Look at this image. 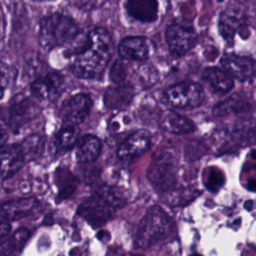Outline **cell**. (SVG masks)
Instances as JSON below:
<instances>
[{
  "label": "cell",
  "instance_id": "30bf717a",
  "mask_svg": "<svg viewBox=\"0 0 256 256\" xmlns=\"http://www.w3.org/2000/svg\"><path fill=\"white\" fill-rule=\"evenodd\" d=\"M220 64L232 78L241 82L252 79L256 73V62L251 57L225 53L220 59Z\"/></svg>",
  "mask_w": 256,
  "mask_h": 256
},
{
  "label": "cell",
  "instance_id": "9a60e30c",
  "mask_svg": "<svg viewBox=\"0 0 256 256\" xmlns=\"http://www.w3.org/2000/svg\"><path fill=\"white\" fill-rule=\"evenodd\" d=\"M26 159L19 144L4 145L1 149V176L2 180L16 174L24 165Z\"/></svg>",
  "mask_w": 256,
  "mask_h": 256
},
{
  "label": "cell",
  "instance_id": "4fadbf2b",
  "mask_svg": "<svg viewBox=\"0 0 256 256\" xmlns=\"http://www.w3.org/2000/svg\"><path fill=\"white\" fill-rule=\"evenodd\" d=\"M151 145L150 133L138 130L129 135L118 147L117 156L123 161L133 160L144 154Z\"/></svg>",
  "mask_w": 256,
  "mask_h": 256
},
{
  "label": "cell",
  "instance_id": "f1b7e54d",
  "mask_svg": "<svg viewBox=\"0 0 256 256\" xmlns=\"http://www.w3.org/2000/svg\"><path fill=\"white\" fill-rule=\"evenodd\" d=\"M127 66L122 60H117L112 65L110 70V80L116 85H123L127 83Z\"/></svg>",
  "mask_w": 256,
  "mask_h": 256
},
{
  "label": "cell",
  "instance_id": "d4e9b609",
  "mask_svg": "<svg viewBox=\"0 0 256 256\" xmlns=\"http://www.w3.org/2000/svg\"><path fill=\"white\" fill-rule=\"evenodd\" d=\"M45 139L40 134H32L26 137L19 145L25 156L26 161L38 158L44 149Z\"/></svg>",
  "mask_w": 256,
  "mask_h": 256
},
{
  "label": "cell",
  "instance_id": "52a82bcc",
  "mask_svg": "<svg viewBox=\"0 0 256 256\" xmlns=\"http://www.w3.org/2000/svg\"><path fill=\"white\" fill-rule=\"evenodd\" d=\"M165 38L169 51L174 57L184 56L197 42V34L193 27L179 22L168 26Z\"/></svg>",
  "mask_w": 256,
  "mask_h": 256
},
{
  "label": "cell",
  "instance_id": "5bb4252c",
  "mask_svg": "<svg viewBox=\"0 0 256 256\" xmlns=\"http://www.w3.org/2000/svg\"><path fill=\"white\" fill-rule=\"evenodd\" d=\"M253 102L241 94H234L227 99L217 103L213 108V114L217 117H223L230 114L249 116L253 113Z\"/></svg>",
  "mask_w": 256,
  "mask_h": 256
},
{
  "label": "cell",
  "instance_id": "44dd1931",
  "mask_svg": "<svg viewBox=\"0 0 256 256\" xmlns=\"http://www.w3.org/2000/svg\"><path fill=\"white\" fill-rule=\"evenodd\" d=\"M219 32L228 43H232L236 32L244 26V17L239 12L227 10L221 13L219 17Z\"/></svg>",
  "mask_w": 256,
  "mask_h": 256
},
{
  "label": "cell",
  "instance_id": "836d02e7",
  "mask_svg": "<svg viewBox=\"0 0 256 256\" xmlns=\"http://www.w3.org/2000/svg\"><path fill=\"white\" fill-rule=\"evenodd\" d=\"M94 0H77V5L79 7H85V8H89L90 4H93Z\"/></svg>",
  "mask_w": 256,
  "mask_h": 256
},
{
  "label": "cell",
  "instance_id": "7402d4cb",
  "mask_svg": "<svg viewBox=\"0 0 256 256\" xmlns=\"http://www.w3.org/2000/svg\"><path fill=\"white\" fill-rule=\"evenodd\" d=\"M36 205L37 201L33 198L5 202L1 205V219L6 221L20 219L30 214Z\"/></svg>",
  "mask_w": 256,
  "mask_h": 256
},
{
  "label": "cell",
  "instance_id": "2e32d148",
  "mask_svg": "<svg viewBox=\"0 0 256 256\" xmlns=\"http://www.w3.org/2000/svg\"><path fill=\"white\" fill-rule=\"evenodd\" d=\"M203 81L209 88L218 94H226L234 87L233 78L224 70L218 67H207L202 72Z\"/></svg>",
  "mask_w": 256,
  "mask_h": 256
},
{
  "label": "cell",
  "instance_id": "5b68a950",
  "mask_svg": "<svg viewBox=\"0 0 256 256\" xmlns=\"http://www.w3.org/2000/svg\"><path fill=\"white\" fill-rule=\"evenodd\" d=\"M153 187L159 192L173 188L177 181V159L170 151H161L153 158L147 173Z\"/></svg>",
  "mask_w": 256,
  "mask_h": 256
},
{
  "label": "cell",
  "instance_id": "8992f818",
  "mask_svg": "<svg viewBox=\"0 0 256 256\" xmlns=\"http://www.w3.org/2000/svg\"><path fill=\"white\" fill-rule=\"evenodd\" d=\"M204 99L203 87L192 81H182L169 86L163 93V100L171 107L189 109L199 106Z\"/></svg>",
  "mask_w": 256,
  "mask_h": 256
},
{
  "label": "cell",
  "instance_id": "7a4b0ae2",
  "mask_svg": "<svg viewBox=\"0 0 256 256\" xmlns=\"http://www.w3.org/2000/svg\"><path fill=\"white\" fill-rule=\"evenodd\" d=\"M126 204L120 189L103 186L88 197L78 208L79 215L93 226H101L109 221Z\"/></svg>",
  "mask_w": 256,
  "mask_h": 256
},
{
  "label": "cell",
  "instance_id": "4316f807",
  "mask_svg": "<svg viewBox=\"0 0 256 256\" xmlns=\"http://www.w3.org/2000/svg\"><path fill=\"white\" fill-rule=\"evenodd\" d=\"M198 195V191L185 188L170 192L166 197V203L171 206H183L188 204Z\"/></svg>",
  "mask_w": 256,
  "mask_h": 256
},
{
  "label": "cell",
  "instance_id": "484cf974",
  "mask_svg": "<svg viewBox=\"0 0 256 256\" xmlns=\"http://www.w3.org/2000/svg\"><path fill=\"white\" fill-rule=\"evenodd\" d=\"M77 140V130L72 126H64L55 135L53 145L56 152H63L70 149Z\"/></svg>",
  "mask_w": 256,
  "mask_h": 256
},
{
  "label": "cell",
  "instance_id": "277c9868",
  "mask_svg": "<svg viewBox=\"0 0 256 256\" xmlns=\"http://www.w3.org/2000/svg\"><path fill=\"white\" fill-rule=\"evenodd\" d=\"M78 25L68 16L55 13L43 18L40 22L39 41L45 49H53L71 43L78 36Z\"/></svg>",
  "mask_w": 256,
  "mask_h": 256
},
{
  "label": "cell",
  "instance_id": "ac0fdd59",
  "mask_svg": "<svg viewBox=\"0 0 256 256\" xmlns=\"http://www.w3.org/2000/svg\"><path fill=\"white\" fill-rule=\"evenodd\" d=\"M134 94V87L129 83L110 87L104 94V103L109 109L123 110L131 103Z\"/></svg>",
  "mask_w": 256,
  "mask_h": 256
},
{
  "label": "cell",
  "instance_id": "cb8c5ba5",
  "mask_svg": "<svg viewBox=\"0 0 256 256\" xmlns=\"http://www.w3.org/2000/svg\"><path fill=\"white\" fill-rule=\"evenodd\" d=\"M30 236V231L26 228L16 230L11 237L1 244V256H10L19 253Z\"/></svg>",
  "mask_w": 256,
  "mask_h": 256
},
{
  "label": "cell",
  "instance_id": "ba28073f",
  "mask_svg": "<svg viewBox=\"0 0 256 256\" xmlns=\"http://www.w3.org/2000/svg\"><path fill=\"white\" fill-rule=\"evenodd\" d=\"M41 112L40 106L31 99L24 98L14 101L3 113L2 121L13 131H18L25 124L34 120Z\"/></svg>",
  "mask_w": 256,
  "mask_h": 256
},
{
  "label": "cell",
  "instance_id": "9c48e42d",
  "mask_svg": "<svg viewBox=\"0 0 256 256\" xmlns=\"http://www.w3.org/2000/svg\"><path fill=\"white\" fill-rule=\"evenodd\" d=\"M91 107L92 100L88 94H75L63 102L60 108L61 120L65 126L75 127L86 119Z\"/></svg>",
  "mask_w": 256,
  "mask_h": 256
},
{
  "label": "cell",
  "instance_id": "8fae6325",
  "mask_svg": "<svg viewBox=\"0 0 256 256\" xmlns=\"http://www.w3.org/2000/svg\"><path fill=\"white\" fill-rule=\"evenodd\" d=\"M153 53V43L142 36H130L124 38L118 46V54L124 60L145 61Z\"/></svg>",
  "mask_w": 256,
  "mask_h": 256
},
{
  "label": "cell",
  "instance_id": "6da1fadb",
  "mask_svg": "<svg viewBox=\"0 0 256 256\" xmlns=\"http://www.w3.org/2000/svg\"><path fill=\"white\" fill-rule=\"evenodd\" d=\"M112 51L110 33L104 28H94L89 31L84 45L74 55L70 69L81 79L99 78L110 61Z\"/></svg>",
  "mask_w": 256,
  "mask_h": 256
},
{
  "label": "cell",
  "instance_id": "d590c367",
  "mask_svg": "<svg viewBox=\"0 0 256 256\" xmlns=\"http://www.w3.org/2000/svg\"><path fill=\"white\" fill-rule=\"evenodd\" d=\"M190 256H202V255H200V254H193V255H190Z\"/></svg>",
  "mask_w": 256,
  "mask_h": 256
},
{
  "label": "cell",
  "instance_id": "ffe728a7",
  "mask_svg": "<svg viewBox=\"0 0 256 256\" xmlns=\"http://www.w3.org/2000/svg\"><path fill=\"white\" fill-rule=\"evenodd\" d=\"M102 149L100 139L94 135H84L77 143L76 158L79 162L90 163L95 161Z\"/></svg>",
  "mask_w": 256,
  "mask_h": 256
},
{
  "label": "cell",
  "instance_id": "4dcf8cb0",
  "mask_svg": "<svg viewBox=\"0 0 256 256\" xmlns=\"http://www.w3.org/2000/svg\"><path fill=\"white\" fill-rule=\"evenodd\" d=\"M15 78V71L12 67L5 66L2 64V79H1V84H2V92L4 93L5 87L8 84H11V80Z\"/></svg>",
  "mask_w": 256,
  "mask_h": 256
},
{
  "label": "cell",
  "instance_id": "603a6c76",
  "mask_svg": "<svg viewBox=\"0 0 256 256\" xmlns=\"http://www.w3.org/2000/svg\"><path fill=\"white\" fill-rule=\"evenodd\" d=\"M79 180L72 174L67 168H58L55 171V183L58 188V197L60 199H66L70 197L77 185Z\"/></svg>",
  "mask_w": 256,
  "mask_h": 256
},
{
  "label": "cell",
  "instance_id": "d6a6232c",
  "mask_svg": "<svg viewBox=\"0 0 256 256\" xmlns=\"http://www.w3.org/2000/svg\"><path fill=\"white\" fill-rule=\"evenodd\" d=\"M108 256H142V255L133 254V253H123L119 250H112L111 253L108 254Z\"/></svg>",
  "mask_w": 256,
  "mask_h": 256
},
{
  "label": "cell",
  "instance_id": "e0dca14e",
  "mask_svg": "<svg viewBox=\"0 0 256 256\" xmlns=\"http://www.w3.org/2000/svg\"><path fill=\"white\" fill-rule=\"evenodd\" d=\"M159 126L163 130L177 135L188 134L195 129L194 123L190 119L172 110H166L161 113Z\"/></svg>",
  "mask_w": 256,
  "mask_h": 256
},
{
  "label": "cell",
  "instance_id": "7c38bea8",
  "mask_svg": "<svg viewBox=\"0 0 256 256\" xmlns=\"http://www.w3.org/2000/svg\"><path fill=\"white\" fill-rule=\"evenodd\" d=\"M63 77L56 72L48 73L34 80L30 86L32 95L44 101H54L63 89Z\"/></svg>",
  "mask_w": 256,
  "mask_h": 256
},
{
  "label": "cell",
  "instance_id": "f546056e",
  "mask_svg": "<svg viewBox=\"0 0 256 256\" xmlns=\"http://www.w3.org/2000/svg\"><path fill=\"white\" fill-rule=\"evenodd\" d=\"M204 179L205 185L210 191H217L222 186L224 181L221 171L214 167H210L206 170L204 174Z\"/></svg>",
  "mask_w": 256,
  "mask_h": 256
},
{
  "label": "cell",
  "instance_id": "e575fe53",
  "mask_svg": "<svg viewBox=\"0 0 256 256\" xmlns=\"http://www.w3.org/2000/svg\"><path fill=\"white\" fill-rule=\"evenodd\" d=\"M35 2H45V1H53V0H32Z\"/></svg>",
  "mask_w": 256,
  "mask_h": 256
},
{
  "label": "cell",
  "instance_id": "d6986e66",
  "mask_svg": "<svg viewBox=\"0 0 256 256\" xmlns=\"http://www.w3.org/2000/svg\"><path fill=\"white\" fill-rule=\"evenodd\" d=\"M126 9L132 18L140 22H153L158 17L157 0H127Z\"/></svg>",
  "mask_w": 256,
  "mask_h": 256
},
{
  "label": "cell",
  "instance_id": "83f0119b",
  "mask_svg": "<svg viewBox=\"0 0 256 256\" xmlns=\"http://www.w3.org/2000/svg\"><path fill=\"white\" fill-rule=\"evenodd\" d=\"M135 75L138 82L142 86H151L157 81V78H158L157 71L153 66H150V65L138 66V69L135 72Z\"/></svg>",
  "mask_w": 256,
  "mask_h": 256
},
{
  "label": "cell",
  "instance_id": "1f68e13d",
  "mask_svg": "<svg viewBox=\"0 0 256 256\" xmlns=\"http://www.w3.org/2000/svg\"><path fill=\"white\" fill-rule=\"evenodd\" d=\"M10 228H11V226H10V224L8 223V221L2 220V222H1V227H0V238H1L2 241L4 240L5 236H7V235L9 234Z\"/></svg>",
  "mask_w": 256,
  "mask_h": 256
},
{
  "label": "cell",
  "instance_id": "3957f363",
  "mask_svg": "<svg viewBox=\"0 0 256 256\" xmlns=\"http://www.w3.org/2000/svg\"><path fill=\"white\" fill-rule=\"evenodd\" d=\"M173 229V222L158 206L151 207L140 221L135 235V245L146 249L167 238Z\"/></svg>",
  "mask_w": 256,
  "mask_h": 256
}]
</instances>
